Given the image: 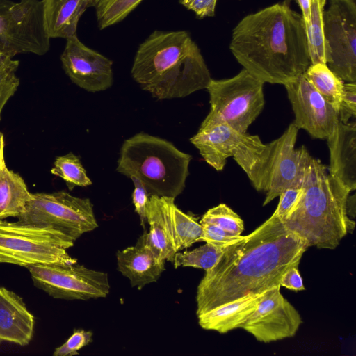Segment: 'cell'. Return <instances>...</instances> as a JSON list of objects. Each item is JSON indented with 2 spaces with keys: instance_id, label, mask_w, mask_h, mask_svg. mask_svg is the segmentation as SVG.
Returning a JSON list of instances; mask_svg holds the SVG:
<instances>
[{
  "instance_id": "cell-1",
  "label": "cell",
  "mask_w": 356,
  "mask_h": 356,
  "mask_svg": "<svg viewBox=\"0 0 356 356\" xmlns=\"http://www.w3.org/2000/svg\"><path fill=\"white\" fill-rule=\"evenodd\" d=\"M309 247L273 213L247 236L224 248L196 294L197 316L248 294L280 286L282 275L299 266Z\"/></svg>"
},
{
  "instance_id": "cell-2",
  "label": "cell",
  "mask_w": 356,
  "mask_h": 356,
  "mask_svg": "<svg viewBox=\"0 0 356 356\" xmlns=\"http://www.w3.org/2000/svg\"><path fill=\"white\" fill-rule=\"evenodd\" d=\"M290 2L285 0L249 14L232 30V55L264 83L285 85L311 64L302 16Z\"/></svg>"
},
{
  "instance_id": "cell-3",
  "label": "cell",
  "mask_w": 356,
  "mask_h": 356,
  "mask_svg": "<svg viewBox=\"0 0 356 356\" xmlns=\"http://www.w3.org/2000/svg\"><path fill=\"white\" fill-rule=\"evenodd\" d=\"M131 74L158 99L185 97L211 80L201 51L186 31H154L140 44Z\"/></svg>"
},
{
  "instance_id": "cell-4",
  "label": "cell",
  "mask_w": 356,
  "mask_h": 356,
  "mask_svg": "<svg viewBox=\"0 0 356 356\" xmlns=\"http://www.w3.org/2000/svg\"><path fill=\"white\" fill-rule=\"evenodd\" d=\"M302 187L299 202L282 222L308 247L335 249L355 227V221L346 211L350 191L310 154L305 164Z\"/></svg>"
},
{
  "instance_id": "cell-5",
  "label": "cell",
  "mask_w": 356,
  "mask_h": 356,
  "mask_svg": "<svg viewBox=\"0 0 356 356\" xmlns=\"http://www.w3.org/2000/svg\"><path fill=\"white\" fill-rule=\"evenodd\" d=\"M298 130L291 123L279 138L267 144L257 135L245 133L232 156L254 188L266 193L264 206L303 179L309 153L304 146L296 148Z\"/></svg>"
},
{
  "instance_id": "cell-6",
  "label": "cell",
  "mask_w": 356,
  "mask_h": 356,
  "mask_svg": "<svg viewBox=\"0 0 356 356\" xmlns=\"http://www.w3.org/2000/svg\"><path fill=\"white\" fill-rule=\"evenodd\" d=\"M191 159L171 142L140 132L124 141L116 171L138 177L149 196L175 198L186 186Z\"/></svg>"
},
{
  "instance_id": "cell-7",
  "label": "cell",
  "mask_w": 356,
  "mask_h": 356,
  "mask_svg": "<svg viewBox=\"0 0 356 356\" xmlns=\"http://www.w3.org/2000/svg\"><path fill=\"white\" fill-rule=\"evenodd\" d=\"M74 241L60 229L0 220V264L27 267L40 264H74L67 250Z\"/></svg>"
},
{
  "instance_id": "cell-8",
  "label": "cell",
  "mask_w": 356,
  "mask_h": 356,
  "mask_svg": "<svg viewBox=\"0 0 356 356\" xmlns=\"http://www.w3.org/2000/svg\"><path fill=\"white\" fill-rule=\"evenodd\" d=\"M264 83L243 68L233 77L211 79L207 87L210 111L236 131L245 134L262 112Z\"/></svg>"
},
{
  "instance_id": "cell-9",
  "label": "cell",
  "mask_w": 356,
  "mask_h": 356,
  "mask_svg": "<svg viewBox=\"0 0 356 356\" xmlns=\"http://www.w3.org/2000/svg\"><path fill=\"white\" fill-rule=\"evenodd\" d=\"M17 219L24 223L56 228L74 241L98 227L90 199L77 197L65 191L32 193Z\"/></svg>"
},
{
  "instance_id": "cell-10",
  "label": "cell",
  "mask_w": 356,
  "mask_h": 356,
  "mask_svg": "<svg viewBox=\"0 0 356 356\" xmlns=\"http://www.w3.org/2000/svg\"><path fill=\"white\" fill-rule=\"evenodd\" d=\"M42 1L0 0V54L11 58L19 54H45L50 49Z\"/></svg>"
},
{
  "instance_id": "cell-11",
  "label": "cell",
  "mask_w": 356,
  "mask_h": 356,
  "mask_svg": "<svg viewBox=\"0 0 356 356\" xmlns=\"http://www.w3.org/2000/svg\"><path fill=\"white\" fill-rule=\"evenodd\" d=\"M34 285L54 298L87 300L106 297V273L74 264H40L27 266Z\"/></svg>"
},
{
  "instance_id": "cell-12",
  "label": "cell",
  "mask_w": 356,
  "mask_h": 356,
  "mask_svg": "<svg viewBox=\"0 0 356 356\" xmlns=\"http://www.w3.org/2000/svg\"><path fill=\"white\" fill-rule=\"evenodd\" d=\"M326 65L346 82H356V0H330L324 11Z\"/></svg>"
},
{
  "instance_id": "cell-13",
  "label": "cell",
  "mask_w": 356,
  "mask_h": 356,
  "mask_svg": "<svg viewBox=\"0 0 356 356\" xmlns=\"http://www.w3.org/2000/svg\"><path fill=\"white\" fill-rule=\"evenodd\" d=\"M280 287L275 286L264 292L241 327L260 342L292 337L302 323L299 312L280 293Z\"/></svg>"
},
{
  "instance_id": "cell-14",
  "label": "cell",
  "mask_w": 356,
  "mask_h": 356,
  "mask_svg": "<svg viewBox=\"0 0 356 356\" xmlns=\"http://www.w3.org/2000/svg\"><path fill=\"white\" fill-rule=\"evenodd\" d=\"M284 86L295 116L293 123L314 138L327 139L339 122L338 111L303 74Z\"/></svg>"
},
{
  "instance_id": "cell-15",
  "label": "cell",
  "mask_w": 356,
  "mask_h": 356,
  "mask_svg": "<svg viewBox=\"0 0 356 356\" xmlns=\"http://www.w3.org/2000/svg\"><path fill=\"white\" fill-rule=\"evenodd\" d=\"M60 60L70 80L88 92L104 91L113 85V61L86 47L76 34L66 39Z\"/></svg>"
},
{
  "instance_id": "cell-16",
  "label": "cell",
  "mask_w": 356,
  "mask_h": 356,
  "mask_svg": "<svg viewBox=\"0 0 356 356\" xmlns=\"http://www.w3.org/2000/svg\"><path fill=\"white\" fill-rule=\"evenodd\" d=\"M245 134L209 112L190 141L207 164L221 171L227 159L234 156Z\"/></svg>"
},
{
  "instance_id": "cell-17",
  "label": "cell",
  "mask_w": 356,
  "mask_h": 356,
  "mask_svg": "<svg viewBox=\"0 0 356 356\" xmlns=\"http://www.w3.org/2000/svg\"><path fill=\"white\" fill-rule=\"evenodd\" d=\"M116 257L118 270L138 289L157 281L165 270V261L149 246L145 231L134 245L118 250Z\"/></svg>"
},
{
  "instance_id": "cell-18",
  "label": "cell",
  "mask_w": 356,
  "mask_h": 356,
  "mask_svg": "<svg viewBox=\"0 0 356 356\" xmlns=\"http://www.w3.org/2000/svg\"><path fill=\"white\" fill-rule=\"evenodd\" d=\"M329 173L350 192L356 188V124L338 122L328 136Z\"/></svg>"
},
{
  "instance_id": "cell-19",
  "label": "cell",
  "mask_w": 356,
  "mask_h": 356,
  "mask_svg": "<svg viewBox=\"0 0 356 356\" xmlns=\"http://www.w3.org/2000/svg\"><path fill=\"white\" fill-rule=\"evenodd\" d=\"M35 318L23 299L4 287H0V341L24 346L33 337Z\"/></svg>"
},
{
  "instance_id": "cell-20",
  "label": "cell",
  "mask_w": 356,
  "mask_h": 356,
  "mask_svg": "<svg viewBox=\"0 0 356 356\" xmlns=\"http://www.w3.org/2000/svg\"><path fill=\"white\" fill-rule=\"evenodd\" d=\"M46 31L50 38L67 39L76 34L78 22L97 0H41Z\"/></svg>"
},
{
  "instance_id": "cell-21",
  "label": "cell",
  "mask_w": 356,
  "mask_h": 356,
  "mask_svg": "<svg viewBox=\"0 0 356 356\" xmlns=\"http://www.w3.org/2000/svg\"><path fill=\"white\" fill-rule=\"evenodd\" d=\"M168 197L149 196L146 206L149 232H146V238L149 246L160 258L173 262L177 252L173 241Z\"/></svg>"
},
{
  "instance_id": "cell-22",
  "label": "cell",
  "mask_w": 356,
  "mask_h": 356,
  "mask_svg": "<svg viewBox=\"0 0 356 356\" xmlns=\"http://www.w3.org/2000/svg\"><path fill=\"white\" fill-rule=\"evenodd\" d=\"M264 293L248 294L201 314L197 316L198 323L204 330L221 334L241 328L255 309Z\"/></svg>"
},
{
  "instance_id": "cell-23",
  "label": "cell",
  "mask_w": 356,
  "mask_h": 356,
  "mask_svg": "<svg viewBox=\"0 0 356 356\" xmlns=\"http://www.w3.org/2000/svg\"><path fill=\"white\" fill-rule=\"evenodd\" d=\"M22 177L7 166L0 171V220L18 218L31 198Z\"/></svg>"
},
{
  "instance_id": "cell-24",
  "label": "cell",
  "mask_w": 356,
  "mask_h": 356,
  "mask_svg": "<svg viewBox=\"0 0 356 356\" xmlns=\"http://www.w3.org/2000/svg\"><path fill=\"white\" fill-rule=\"evenodd\" d=\"M173 197H168V209L176 252L191 247L200 242L202 226L197 219L184 213L175 203Z\"/></svg>"
},
{
  "instance_id": "cell-25",
  "label": "cell",
  "mask_w": 356,
  "mask_h": 356,
  "mask_svg": "<svg viewBox=\"0 0 356 356\" xmlns=\"http://www.w3.org/2000/svg\"><path fill=\"white\" fill-rule=\"evenodd\" d=\"M314 88L338 111L343 95L344 81L326 64H310L303 74Z\"/></svg>"
},
{
  "instance_id": "cell-26",
  "label": "cell",
  "mask_w": 356,
  "mask_h": 356,
  "mask_svg": "<svg viewBox=\"0 0 356 356\" xmlns=\"http://www.w3.org/2000/svg\"><path fill=\"white\" fill-rule=\"evenodd\" d=\"M326 0H311L310 22L305 26L311 64L327 61L324 34V8Z\"/></svg>"
},
{
  "instance_id": "cell-27",
  "label": "cell",
  "mask_w": 356,
  "mask_h": 356,
  "mask_svg": "<svg viewBox=\"0 0 356 356\" xmlns=\"http://www.w3.org/2000/svg\"><path fill=\"white\" fill-rule=\"evenodd\" d=\"M50 171L63 179L70 191L75 186L86 187L92 184L79 158L72 152L56 156Z\"/></svg>"
},
{
  "instance_id": "cell-28",
  "label": "cell",
  "mask_w": 356,
  "mask_h": 356,
  "mask_svg": "<svg viewBox=\"0 0 356 356\" xmlns=\"http://www.w3.org/2000/svg\"><path fill=\"white\" fill-rule=\"evenodd\" d=\"M223 250L224 248L206 243L193 250L177 252L172 263L175 268L192 267L207 271L217 264Z\"/></svg>"
},
{
  "instance_id": "cell-29",
  "label": "cell",
  "mask_w": 356,
  "mask_h": 356,
  "mask_svg": "<svg viewBox=\"0 0 356 356\" xmlns=\"http://www.w3.org/2000/svg\"><path fill=\"white\" fill-rule=\"evenodd\" d=\"M143 0H97L96 17L99 29L122 21Z\"/></svg>"
},
{
  "instance_id": "cell-30",
  "label": "cell",
  "mask_w": 356,
  "mask_h": 356,
  "mask_svg": "<svg viewBox=\"0 0 356 356\" xmlns=\"http://www.w3.org/2000/svg\"><path fill=\"white\" fill-rule=\"evenodd\" d=\"M200 222L214 224L237 236L244 230V222L241 217L225 204H220L208 209Z\"/></svg>"
},
{
  "instance_id": "cell-31",
  "label": "cell",
  "mask_w": 356,
  "mask_h": 356,
  "mask_svg": "<svg viewBox=\"0 0 356 356\" xmlns=\"http://www.w3.org/2000/svg\"><path fill=\"white\" fill-rule=\"evenodd\" d=\"M19 65V60H13L0 69V121L2 110L15 93L20 83L16 72Z\"/></svg>"
},
{
  "instance_id": "cell-32",
  "label": "cell",
  "mask_w": 356,
  "mask_h": 356,
  "mask_svg": "<svg viewBox=\"0 0 356 356\" xmlns=\"http://www.w3.org/2000/svg\"><path fill=\"white\" fill-rule=\"evenodd\" d=\"M202 226V234L200 242L210 243L216 247L225 248L237 241L241 236L233 234L222 228L209 222H200Z\"/></svg>"
},
{
  "instance_id": "cell-33",
  "label": "cell",
  "mask_w": 356,
  "mask_h": 356,
  "mask_svg": "<svg viewBox=\"0 0 356 356\" xmlns=\"http://www.w3.org/2000/svg\"><path fill=\"white\" fill-rule=\"evenodd\" d=\"M92 341V332L83 329H74L72 335L60 346L56 348L54 356L79 355V350Z\"/></svg>"
},
{
  "instance_id": "cell-34",
  "label": "cell",
  "mask_w": 356,
  "mask_h": 356,
  "mask_svg": "<svg viewBox=\"0 0 356 356\" xmlns=\"http://www.w3.org/2000/svg\"><path fill=\"white\" fill-rule=\"evenodd\" d=\"M302 182L303 179L301 182L286 188L280 195V200L273 214L280 220L284 219L299 202L303 192Z\"/></svg>"
},
{
  "instance_id": "cell-35",
  "label": "cell",
  "mask_w": 356,
  "mask_h": 356,
  "mask_svg": "<svg viewBox=\"0 0 356 356\" xmlns=\"http://www.w3.org/2000/svg\"><path fill=\"white\" fill-rule=\"evenodd\" d=\"M355 115L356 82H346L343 83L342 99L338 110L339 121L348 123Z\"/></svg>"
},
{
  "instance_id": "cell-36",
  "label": "cell",
  "mask_w": 356,
  "mask_h": 356,
  "mask_svg": "<svg viewBox=\"0 0 356 356\" xmlns=\"http://www.w3.org/2000/svg\"><path fill=\"white\" fill-rule=\"evenodd\" d=\"M129 178L133 181L134 184L132 200L135 207V211L138 214L141 225L145 229V223L147 222L146 206L149 196L142 181L138 177L131 176Z\"/></svg>"
},
{
  "instance_id": "cell-37",
  "label": "cell",
  "mask_w": 356,
  "mask_h": 356,
  "mask_svg": "<svg viewBox=\"0 0 356 356\" xmlns=\"http://www.w3.org/2000/svg\"><path fill=\"white\" fill-rule=\"evenodd\" d=\"M188 10L193 11L198 18L213 17L217 0H179Z\"/></svg>"
},
{
  "instance_id": "cell-38",
  "label": "cell",
  "mask_w": 356,
  "mask_h": 356,
  "mask_svg": "<svg viewBox=\"0 0 356 356\" xmlns=\"http://www.w3.org/2000/svg\"><path fill=\"white\" fill-rule=\"evenodd\" d=\"M280 284V286L295 291L305 290L298 266H293L287 269L282 275Z\"/></svg>"
},
{
  "instance_id": "cell-39",
  "label": "cell",
  "mask_w": 356,
  "mask_h": 356,
  "mask_svg": "<svg viewBox=\"0 0 356 356\" xmlns=\"http://www.w3.org/2000/svg\"><path fill=\"white\" fill-rule=\"evenodd\" d=\"M302 11V16L305 26L308 25L310 22V7L311 0H294Z\"/></svg>"
},
{
  "instance_id": "cell-40",
  "label": "cell",
  "mask_w": 356,
  "mask_h": 356,
  "mask_svg": "<svg viewBox=\"0 0 356 356\" xmlns=\"http://www.w3.org/2000/svg\"><path fill=\"white\" fill-rule=\"evenodd\" d=\"M4 146V135L2 132H0V171L6 166L3 153Z\"/></svg>"
},
{
  "instance_id": "cell-41",
  "label": "cell",
  "mask_w": 356,
  "mask_h": 356,
  "mask_svg": "<svg viewBox=\"0 0 356 356\" xmlns=\"http://www.w3.org/2000/svg\"><path fill=\"white\" fill-rule=\"evenodd\" d=\"M13 60V58L0 54V69L8 65Z\"/></svg>"
}]
</instances>
